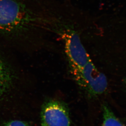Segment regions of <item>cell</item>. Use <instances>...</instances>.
Segmentation results:
<instances>
[{"label": "cell", "instance_id": "3", "mask_svg": "<svg viewBox=\"0 0 126 126\" xmlns=\"http://www.w3.org/2000/svg\"><path fill=\"white\" fill-rule=\"evenodd\" d=\"M71 68L78 83L92 94H102L107 89L106 78L97 69L91 61L81 69Z\"/></svg>", "mask_w": 126, "mask_h": 126}, {"label": "cell", "instance_id": "4", "mask_svg": "<svg viewBox=\"0 0 126 126\" xmlns=\"http://www.w3.org/2000/svg\"><path fill=\"white\" fill-rule=\"evenodd\" d=\"M42 126H70L68 107L57 100H50L43 105L41 112Z\"/></svg>", "mask_w": 126, "mask_h": 126}, {"label": "cell", "instance_id": "5", "mask_svg": "<svg viewBox=\"0 0 126 126\" xmlns=\"http://www.w3.org/2000/svg\"><path fill=\"white\" fill-rule=\"evenodd\" d=\"M15 76L10 66L0 58V98L7 94L13 87Z\"/></svg>", "mask_w": 126, "mask_h": 126}, {"label": "cell", "instance_id": "2", "mask_svg": "<svg viewBox=\"0 0 126 126\" xmlns=\"http://www.w3.org/2000/svg\"><path fill=\"white\" fill-rule=\"evenodd\" d=\"M58 32L64 42L66 54L71 67L81 69L91 61L75 30L65 26Z\"/></svg>", "mask_w": 126, "mask_h": 126}, {"label": "cell", "instance_id": "1", "mask_svg": "<svg viewBox=\"0 0 126 126\" xmlns=\"http://www.w3.org/2000/svg\"><path fill=\"white\" fill-rule=\"evenodd\" d=\"M50 22L23 0H0V33L7 37L24 39Z\"/></svg>", "mask_w": 126, "mask_h": 126}, {"label": "cell", "instance_id": "7", "mask_svg": "<svg viewBox=\"0 0 126 126\" xmlns=\"http://www.w3.org/2000/svg\"><path fill=\"white\" fill-rule=\"evenodd\" d=\"M2 126H29L28 123L21 120H11L7 122Z\"/></svg>", "mask_w": 126, "mask_h": 126}, {"label": "cell", "instance_id": "6", "mask_svg": "<svg viewBox=\"0 0 126 126\" xmlns=\"http://www.w3.org/2000/svg\"><path fill=\"white\" fill-rule=\"evenodd\" d=\"M102 126H125L107 107H104Z\"/></svg>", "mask_w": 126, "mask_h": 126}]
</instances>
